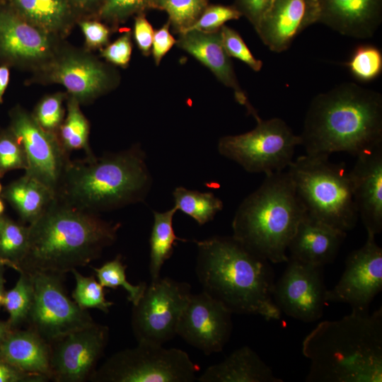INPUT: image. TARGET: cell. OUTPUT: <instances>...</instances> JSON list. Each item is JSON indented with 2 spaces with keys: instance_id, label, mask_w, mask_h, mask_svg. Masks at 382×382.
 Returning <instances> with one entry per match:
<instances>
[{
  "instance_id": "cell-41",
  "label": "cell",
  "mask_w": 382,
  "mask_h": 382,
  "mask_svg": "<svg viewBox=\"0 0 382 382\" xmlns=\"http://www.w3.org/2000/svg\"><path fill=\"white\" fill-rule=\"evenodd\" d=\"M27 168L24 150L11 133L0 137V176L14 169Z\"/></svg>"
},
{
  "instance_id": "cell-54",
  "label": "cell",
  "mask_w": 382,
  "mask_h": 382,
  "mask_svg": "<svg viewBox=\"0 0 382 382\" xmlns=\"http://www.w3.org/2000/svg\"><path fill=\"white\" fill-rule=\"evenodd\" d=\"M4 210V206L3 202L0 200V215Z\"/></svg>"
},
{
  "instance_id": "cell-48",
  "label": "cell",
  "mask_w": 382,
  "mask_h": 382,
  "mask_svg": "<svg viewBox=\"0 0 382 382\" xmlns=\"http://www.w3.org/2000/svg\"><path fill=\"white\" fill-rule=\"evenodd\" d=\"M75 11H91L99 8L103 0H69Z\"/></svg>"
},
{
  "instance_id": "cell-9",
  "label": "cell",
  "mask_w": 382,
  "mask_h": 382,
  "mask_svg": "<svg viewBox=\"0 0 382 382\" xmlns=\"http://www.w3.org/2000/svg\"><path fill=\"white\" fill-rule=\"evenodd\" d=\"M199 367L187 353L153 342L117 352L96 369L94 382H193Z\"/></svg>"
},
{
  "instance_id": "cell-28",
  "label": "cell",
  "mask_w": 382,
  "mask_h": 382,
  "mask_svg": "<svg viewBox=\"0 0 382 382\" xmlns=\"http://www.w3.org/2000/svg\"><path fill=\"white\" fill-rule=\"evenodd\" d=\"M177 209L163 212H154V224L149 238L151 282L158 279L165 262L173 255L176 241H186L178 237L173 226V216Z\"/></svg>"
},
{
  "instance_id": "cell-43",
  "label": "cell",
  "mask_w": 382,
  "mask_h": 382,
  "mask_svg": "<svg viewBox=\"0 0 382 382\" xmlns=\"http://www.w3.org/2000/svg\"><path fill=\"white\" fill-rule=\"evenodd\" d=\"M170 25L168 21L160 28L154 30L151 54L156 66L160 64L164 56L175 45L176 39L170 33Z\"/></svg>"
},
{
  "instance_id": "cell-25",
  "label": "cell",
  "mask_w": 382,
  "mask_h": 382,
  "mask_svg": "<svg viewBox=\"0 0 382 382\" xmlns=\"http://www.w3.org/2000/svg\"><path fill=\"white\" fill-rule=\"evenodd\" d=\"M199 382H283L250 347L243 346L207 367Z\"/></svg>"
},
{
  "instance_id": "cell-5",
  "label": "cell",
  "mask_w": 382,
  "mask_h": 382,
  "mask_svg": "<svg viewBox=\"0 0 382 382\" xmlns=\"http://www.w3.org/2000/svg\"><path fill=\"white\" fill-rule=\"evenodd\" d=\"M139 144L101 156L69 161L55 197L98 214L144 202L152 177Z\"/></svg>"
},
{
  "instance_id": "cell-20",
  "label": "cell",
  "mask_w": 382,
  "mask_h": 382,
  "mask_svg": "<svg viewBox=\"0 0 382 382\" xmlns=\"http://www.w3.org/2000/svg\"><path fill=\"white\" fill-rule=\"evenodd\" d=\"M318 23L341 35L371 37L382 21V0H317Z\"/></svg>"
},
{
  "instance_id": "cell-45",
  "label": "cell",
  "mask_w": 382,
  "mask_h": 382,
  "mask_svg": "<svg viewBox=\"0 0 382 382\" xmlns=\"http://www.w3.org/2000/svg\"><path fill=\"white\" fill-rule=\"evenodd\" d=\"M134 38L136 44L144 56L151 53L154 30L146 18L144 13L137 14L134 24Z\"/></svg>"
},
{
  "instance_id": "cell-4",
  "label": "cell",
  "mask_w": 382,
  "mask_h": 382,
  "mask_svg": "<svg viewBox=\"0 0 382 382\" xmlns=\"http://www.w3.org/2000/svg\"><path fill=\"white\" fill-rule=\"evenodd\" d=\"M300 137L306 154L357 156L382 143V96L356 83L344 82L316 96Z\"/></svg>"
},
{
  "instance_id": "cell-32",
  "label": "cell",
  "mask_w": 382,
  "mask_h": 382,
  "mask_svg": "<svg viewBox=\"0 0 382 382\" xmlns=\"http://www.w3.org/2000/svg\"><path fill=\"white\" fill-rule=\"evenodd\" d=\"M208 6V0H158L157 9L164 11L175 33L187 31Z\"/></svg>"
},
{
  "instance_id": "cell-26",
  "label": "cell",
  "mask_w": 382,
  "mask_h": 382,
  "mask_svg": "<svg viewBox=\"0 0 382 382\" xmlns=\"http://www.w3.org/2000/svg\"><path fill=\"white\" fill-rule=\"evenodd\" d=\"M23 19L47 33L64 29L75 11L69 0H4Z\"/></svg>"
},
{
  "instance_id": "cell-1",
  "label": "cell",
  "mask_w": 382,
  "mask_h": 382,
  "mask_svg": "<svg viewBox=\"0 0 382 382\" xmlns=\"http://www.w3.org/2000/svg\"><path fill=\"white\" fill-rule=\"evenodd\" d=\"M195 243V272L202 291L232 313L258 315L267 320L280 318L269 261L233 236H214Z\"/></svg>"
},
{
  "instance_id": "cell-47",
  "label": "cell",
  "mask_w": 382,
  "mask_h": 382,
  "mask_svg": "<svg viewBox=\"0 0 382 382\" xmlns=\"http://www.w3.org/2000/svg\"><path fill=\"white\" fill-rule=\"evenodd\" d=\"M49 380L43 375L23 371L0 359V382H45Z\"/></svg>"
},
{
  "instance_id": "cell-14",
  "label": "cell",
  "mask_w": 382,
  "mask_h": 382,
  "mask_svg": "<svg viewBox=\"0 0 382 382\" xmlns=\"http://www.w3.org/2000/svg\"><path fill=\"white\" fill-rule=\"evenodd\" d=\"M381 289L382 248L376 243L375 235L367 233L364 245L348 255L340 279L327 290L325 300L345 303L352 311L366 312Z\"/></svg>"
},
{
  "instance_id": "cell-17",
  "label": "cell",
  "mask_w": 382,
  "mask_h": 382,
  "mask_svg": "<svg viewBox=\"0 0 382 382\" xmlns=\"http://www.w3.org/2000/svg\"><path fill=\"white\" fill-rule=\"evenodd\" d=\"M318 18L317 0H274L255 30L271 51L282 52Z\"/></svg>"
},
{
  "instance_id": "cell-2",
  "label": "cell",
  "mask_w": 382,
  "mask_h": 382,
  "mask_svg": "<svg viewBox=\"0 0 382 382\" xmlns=\"http://www.w3.org/2000/svg\"><path fill=\"white\" fill-rule=\"evenodd\" d=\"M120 226L55 197L28 226V248L19 264L21 272L62 275L84 267L116 241Z\"/></svg>"
},
{
  "instance_id": "cell-7",
  "label": "cell",
  "mask_w": 382,
  "mask_h": 382,
  "mask_svg": "<svg viewBox=\"0 0 382 382\" xmlns=\"http://www.w3.org/2000/svg\"><path fill=\"white\" fill-rule=\"evenodd\" d=\"M287 171L307 215L345 233L354 228L359 214L344 163L306 154L294 160Z\"/></svg>"
},
{
  "instance_id": "cell-10",
  "label": "cell",
  "mask_w": 382,
  "mask_h": 382,
  "mask_svg": "<svg viewBox=\"0 0 382 382\" xmlns=\"http://www.w3.org/2000/svg\"><path fill=\"white\" fill-rule=\"evenodd\" d=\"M191 294L185 282L170 277L151 282L132 308L131 325L137 342L163 345L175 337Z\"/></svg>"
},
{
  "instance_id": "cell-42",
  "label": "cell",
  "mask_w": 382,
  "mask_h": 382,
  "mask_svg": "<svg viewBox=\"0 0 382 382\" xmlns=\"http://www.w3.org/2000/svg\"><path fill=\"white\" fill-rule=\"evenodd\" d=\"M132 50L131 32L127 31L102 50L101 55L109 62L125 67L130 61Z\"/></svg>"
},
{
  "instance_id": "cell-18",
  "label": "cell",
  "mask_w": 382,
  "mask_h": 382,
  "mask_svg": "<svg viewBox=\"0 0 382 382\" xmlns=\"http://www.w3.org/2000/svg\"><path fill=\"white\" fill-rule=\"evenodd\" d=\"M349 170L359 218L367 233L382 231V143L361 151Z\"/></svg>"
},
{
  "instance_id": "cell-24",
  "label": "cell",
  "mask_w": 382,
  "mask_h": 382,
  "mask_svg": "<svg viewBox=\"0 0 382 382\" xmlns=\"http://www.w3.org/2000/svg\"><path fill=\"white\" fill-rule=\"evenodd\" d=\"M0 359L23 371L51 379L50 345L30 328L13 329L0 345Z\"/></svg>"
},
{
  "instance_id": "cell-27",
  "label": "cell",
  "mask_w": 382,
  "mask_h": 382,
  "mask_svg": "<svg viewBox=\"0 0 382 382\" xmlns=\"http://www.w3.org/2000/svg\"><path fill=\"white\" fill-rule=\"evenodd\" d=\"M4 197L22 220L29 224L41 216L55 198L50 189L26 175L8 185Z\"/></svg>"
},
{
  "instance_id": "cell-23",
  "label": "cell",
  "mask_w": 382,
  "mask_h": 382,
  "mask_svg": "<svg viewBox=\"0 0 382 382\" xmlns=\"http://www.w3.org/2000/svg\"><path fill=\"white\" fill-rule=\"evenodd\" d=\"M346 236L347 233L306 214L299 223L287 250L292 260L323 267L334 261Z\"/></svg>"
},
{
  "instance_id": "cell-37",
  "label": "cell",
  "mask_w": 382,
  "mask_h": 382,
  "mask_svg": "<svg viewBox=\"0 0 382 382\" xmlns=\"http://www.w3.org/2000/svg\"><path fill=\"white\" fill-rule=\"evenodd\" d=\"M158 0H103L98 9V16L108 22L117 24L134 14L157 9Z\"/></svg>"
},
{
  "instance_id": "cell-52",
  "label": "cell",
  "mask_w": 382,
  "mask_h": 382,
  "mask_svg": "<svg viewBox=\"0 0 382 382\" xmlns=\"http://www.w3.org/2000/svg\"><path fill=\"white\" fill-rule=\"evenodd\" d=\"M0 265H4V266H8L13 270H15L16 271L20 272V270L18 267H16V265H14L13 263L6 260H4L2 258L0 257Z\"/></svg>"
},
{
  "instance_id": "cell-39",
  "label": "cell",
  "mask_w": 382,
  "mask_h": 382,
  "mask_svg": "<svg viewBox=\"0 0 382 382\" xmlns=\"http://www.w3.org/2000/svg\"><path fill=\"white\" fill-rule=\"evenodd\" d=\"M63 99L62 94H53L44 98L37 105L33 116L45 130L57 134L63 122Z\"/></svg>"
},
{
  "instance_id": "cell-38",
  "label": "cell",
  "mask_w": 382,
  "mask_h": 382,
  "mask_svg": "<svg viewBox=\"0 0 382 382\" xmlns=\"http://www.w3.org/2000/svg\"><path fill=\"white\" fill-rule=\"evenodd\" d=\"M241 17V14L233 5H208L197 21L187 31L197 30L204 33L216 32L219 31L226 22L238 20Z\"/></svg>"
},
{
  "instance_id": "cell-21",
  "label": "cell",
  "mask_w": 382,
  "mask_h": 382,
  "mask_svg": "<svg viewBox=\"0 0 382 382\" xmlns=\"http://www.w3.org/2000/svg\"><path fill=\"white\" fill-rule=\"evenodd\" d=\"M175 45L208 68L224 86L231 88L238 103L251 105L240 86L230 57L221 40L219 30L204 33L190 30L178 34Z\"/></svg>"
},
{
  "instance_id": "cell-3",
  "label": "cell",
  "mask_w": 382,
  "mask_h": 382,
  "mask_svg": "<svg viewBox=\"0 0 382 382\" xmlns=\"http://www.w3.org/2000/svg\"><path fill=\"white\" fill-rule=\"evenodd\" d=\"M308 382L382 381V308L320 323L304 338Z\"/></svg>"
},
{
  "instance_id": "cell-31",
  "label": "cell",
  "mask_w": 382,
  "mask_h": 382,
  "mask_svg": "<svg viewBox=\"0 0 382 382\" xmlns=\"http://www.w3.org/2000/svg\"><path fill=\"white\" fill-rule=\"evenodd\" d=\"M15 286L4 295L3 306L8 313L12 329L28 320L33 305L34 288L29 274L21 272Z\"/></svg>"
},
{
  "instance_id": "cell-11",
  "label": "cell",
  "mask_w": 382,
  "mask_h": 382,
  "mask_svg": "<svg viewBox=\"0 0 382 382\" xmlns=\"http://www.w3.org/2000/svg\"><path fill=\"white\" fill-rule=\"evenodd\" d=\"M28 274L33 281L34 296L27 321L29 328L47 342L51 344L96 323L67 296L62 275L42 272Z\"/></svg>"
},
{
  "instance_id": "cell-44",
  "label": "cell",
  "mask_w": 382,
  "mask_h": 382,
  "mask_svg": "<svg viewBox=\"0 0 382 382\" xmlns=\"http://www.w3.org/2000/svg\"><path fill=\"white\" fill-rule=\"evenodd\" d=\"M274 0H235L233 6L255 28Z\"/></svg>"
},
{
  "instance_id": "cell-51",
  "label": "cell",
  "mask_w": 382,
  "mask_h": 382,
  "mask_svg": "<svg viewBox=\"0 0 382 382\" xmlns=\"http://www.w3.org/2000/svg\"><path fill=\"white\" fill-rule=\"evenodd\" d=\"M5 266L0 265V307L3 306L5 291H4V267Z\"/></svg>"
},
{
  "instance_id": "cell-12",
  "label": "cell",
  "mask_w": 382,
  "mask_h": 382,
  "mask_svg": "<svg viewBox=\"0 0 382 382\" xmlns=\"http://www.w3.org/2000/svg\"><path fill=\"white\" fill-rule=\"evenodd\" d=\"M11 130L25 154V175L41 183L56 195L70 161L57 134L42 129L33 115L23 110L14 112Z\"/></svg>"
},
{
  "instance_id": "cell-33",
  "label": "cell",
  "mask_w": 382,
  "mask_h": 382,
  "mask_svg": "<svg viewBox=\"0 0 382 382\" xmlns=\"http://www.w3.org/2000/svg\"><path fill=\"white\" fill-rule=\"evenodd\" d=\"M127 266L123 264L120 255L104 263L101 267L93 268L98 282L103 287L117 289L122 286L127 292V299L136 304L142 296L147 284L141 282L137 285L132 284L127 280Z\"/></svg>"
},
{
  "instance_id": "cell-46",
  "label": "cell",
  "mask_w": 382,
  "mask_h": 382,
  "mask_svg": "<svg viewBox=\"0 0 382 382\" xmlns=\"http://www.w3.org/2000/svg\"><path fill=\"white\" fill-rule=\"evenodd\" d=\"M80 27L88 47H100L108 42L110 30L104 24L96 21H84L80 23Z\"/></svg>"
},
{
  "instance_id": "cell-19",
  "label": "cell",
  "mask_w": 382,
  "mask_h": 382,
  "mask_svg": "<svg viewBox=\"0 0 382 382\" xmlns=\"http://www.w3.org/2000/svg\"><path fill=\"white\" fill-rule=\"evenodd\" d=\"M52 81L63 85L79 103L108 91L115 76L103 64L81 55H68L56 62L50 74Z\"/></svg>"
},
{
  "instance_id": "cell-22",
  "label": "cell",
  "mask_w": 382,
  "mask_h": 382,
  "mask_svg": "<svg viewBox=\"0 0 382 382\" xmlns=\"http://www.w3.org/2000/svg\"><path fill=\"white\" fill-rule=\"evenodd\" d=\"M0 46L8 57L39 62L52 52L49 33L28 22L6 3L0 5Z\"/></svg>"
},
{
  "instance_id": "cell-16",
  "label": "cell",
  "mask_w": 382,
  "mask_h": 382,
  "mask_svg": "<svg viewBox=\"0 0 382 382\" xmlns=\"http://www.w3.org/2000/svg\"><path fill=\"white\" fill-rule=\"evenodd\" d=\"M231 315L205 292L192 294L180 317L177 335L206 355L220 352L231 335Z\"/></svg>"
},
{
  "instance_id": "cell-35",
  "label": "cell",
  "mask_w": 382,
  "mask_h": 382,
  "mask_svg": "<svg viewBox=\"0 0 382 382\" xmlns=\"http://www.w3.org/2000/svg\"><path fill=\"white\" fill-rule=\"evenodd\" d=\"M76 286L72 298L79 307L83 310L97 308L107 313L113 303L105 298L104 287L93 276H84L76 269L72 270Z\"/></svg>"
},
{
  "instance_id": "cell-13",
  "label": "cell",
  "mask_w": 382,
  "mask_h": 382,
  "mask_svg": "<svg viewBox=\"0 0 382 382\" xmlns=\"http://www.w3.org/2000/svg\"><path fill=\"white\" fill-rule=\"evenodd\" d=\"M108 339V327L95 323L50 344L51 379L56 382L90 380Z\"/></svg>"
},
{
  "instance_id": "cell-34",
  "label": "cell",
  "mask_w": 382,
  "mask_h": 382,
  "mask_svg": "<svg viewBox=\"0 0 382 382\" xmlns=\"http://www.w3.org/2000/svg\"><path fill=\"white\" fill-rule=\"evenodd\" d=\"M351 74L358 81L369 82L377 79L382 72V53L372 45H360L346 62Z\"/></svg>"
},
{
  "instance_id": "cell-30",
  "label": "cell",
  "mask_w": 382,
  "mask_h": 382,
  "mask_svg": "<svg viewBox=\"0 0 382 382\" xmlns=\"http://www.w3.org/2000/svg\"><path fill=\"white\" fill-rule=\"evenodd\" d=\"M90 126L81 112L79 102L71 97L67 103V115L57 133L64 149L69 153L83 149L87 156L94 155L88 144Z\"/></svg>"
},
{
  "instance_id": "cell-8",
  "label": "cell",
  "mask_w": 382,
  "mask_h": 382,
  "mask_svg": "<svg viewBox=\"0 0 382 382\" xmlns=\"http://www.w3.org/2000/svg\"><path fill=\"white\" fill-rule=\"evenodd\" d=\"M249 113L257 122L255 127L243 134L220 138L219 153L251 173L267 175L287 169L294 161L296 147L302 144L300 135L295 134L280 118L264 120L255 108Z\"/></svg>"
},
{
  "instance_id": "cell-50",
  "label": "cell",
  "mask_w": 382,
  "mask_h": 382,
  "mask_svg": "<svg viewBox=\"0 0 382 382\" xmlns=\"http://www.w3.org/2000/svg\"><path fill=\"white\" fill-rule=\"evenodd\" d=\"M13 330L7 321L0 320V345Z\"/></svg>"
},
{
  "instance_id": "cell-6",
  "label": "cell",
  "mask_w": 382,
  "mask_h": 382,
  "mask_svg": "<svg viewBox=\"0 0 382 382\" xmlns=\"http://www.w3.org/2000/svg\"><path fill=\"white\" fill-rule=\"evenodd\" d=\"M306 214L287 170L273 173L238 206L232 236L267 261L287 262L289 243Z\"/></svg>"
},
{
  "instance_id": "cell-55",
  "label": "cell",
  "mask_w": 382,
  "mask_h": 382,
  "mask_svg": "<svg viewBox=\"0 0 382 382\" xmlns=\"http://www.w3.org/2000/svg\"><path fill=\"white\" fill-rule=\"evenodd\" d=\"M1 185L0 183V193H1Z\"/></svg>"
},
{
  "instance_id": "cell-15",
  "label": "cell",
  "mask_w": 382,
  "mask_h": 382,
  "mask_svg": "<svg viewBox=\"0 0 382 382\" xmlns=\"http://www.w3.org/2000/svg\"><path fill=\"white\" fill-rule=\"evenodd\" d=\"M277 283L273 299L281 312L305 323L321 318L326 303L323 267L289 259Z\"/></svg>"
},
{
  "instance_id": "cell-36",
  "label": "cell",
  "mask_w": 382,
  "mask_h": 382,
  "mask_svg": "<svg viewBox=\"0 0 382 382\" xmlns=\"http://www.w3.org/2000/svg\"><path fill=\"white\" fill-rule=\"evenodd\" d=\"M28 243V226L4 219L0 233V257L19 267ZM21 272V270H20Z\"/></svg>"
},
{
  "instance_id": "cell-29",
  "label": "cell",
  "mask_w": 382,
  "mask_h": 382,
  "mask_svg": "<svg viewBox=\"0 0 382 382\" xmlns=\"http://www.w3.org/2000/svg\"><path fill=\"white\" fill-rule=\"evenodd\" d=\"M174 207L202 226L214 219L224 207L223 202L212 192H201L178 187L173 192Z\"/></svg>"
},
{
  "instance_id": "cell-49",
  "label": "cell",
  "mask_w": 382,
  "mask_h": 382,
  "mask_svg": "<svg viewBox=\"0 0 382 382\" xmlns=\"http://www.w3.org/2000/svg\"><path fill=\"white\" fill-rule=\"evenodd\" d=\"M9 81V70L5 66H0V103Z\"/></svg>"
},
{
  "instance_id": "cell-53",
  "label": "cell",
  "mask_w": 382,
  "mask_h": 382,
  "mask_svg": "<svg viewBox=\"0 0 382 382\" xmlns=\"http://www.w3.org/2000/svg\"><path fill=\"white\" fill-rule=\"evenodd\" d=\"M4 219H5L0 216V233L4 225Z\"/></svg>"
},
{
  "instance_id": "cell-40",
  "label": "cell",
  "mask_w": 382,
  "mask_h": 382,
  "mask_svg": "<svg viewBox=\"0 0 382 382\" xmlns=\"http://www.w3.org/2000/svg\"><path fill=\"white\" fill-rule=\"evenodd\" d=\"M222 45L231 57H235L247 64L254 71H260L262 62L256 59L240 34L234 29L224 25L219 29Z\"/></svg>"
}]
</instances>
